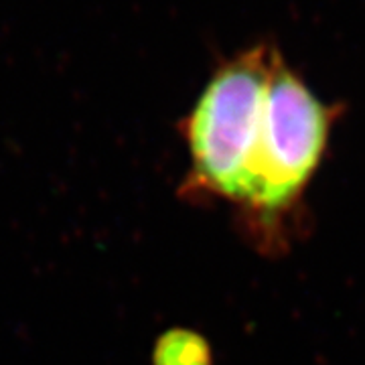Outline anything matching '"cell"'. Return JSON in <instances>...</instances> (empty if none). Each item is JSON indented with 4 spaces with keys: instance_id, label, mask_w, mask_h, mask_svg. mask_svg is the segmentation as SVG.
Masks as SVG:
<instances>
[{
    "instance_id": "cell-3",
    "label": "cell",
    "mask_w": 365,
    "mask_h": 365,
    "mask_svg": "<svg viewBox=\"0 0 365 365\" xmlns=\"http://www.w3.org/2000/svg\"><path fill=\"white\" fill-rule=\"evenodd\" d=\"M153 365H213L209 341L191 329H169L153 347Z\"/></svg>"
},
{
    "instance_id": "cell-2",
    "label": "cell",
    "mask_w": 365,
    "mask_h": 365,
    "mask_svg": "<svg viewBox=\"0 0 365 365\" xmlns=\"http://www.w3.org/2000/svg\"><path fill=\"white\" fill-rule=\"evenodd\" d=\"M278 55L256 47L222 66L181 122L189 169L179 193L193 203L234 205L258 144Z\"/></svg>"
},
{
    "instance_id": "cell-1",
    "label": "cell",
    "mask_w": 365,
    "mask_h": 365,
    "mask_svg": "<svg viewBox=\"0 0 365 365\" xmlns=\"http://www.w3.org/2000/svg\"><path fill=\"white\" fill-rule=\"evenodd\" d=\"M335 110L278 59L268 83L258 144L232 207L262 252L288 248L302 197L327 153Z\"/></svg>"
}]
</instances>
